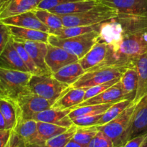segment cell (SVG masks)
<instances>
[{
  "label": "cell",
  "instance_id": "obj_1",
  "mask_svg": "<svg viewBox=\"0 0 147 147\" xmlns=\"http://www.w3.org/2000/svg\"><path fill=\"white\" fill-rule=\"evenodd\" d=\"M108 44L109 53L107 58L94 68L110 65L134 67L135 61L147 53V32L124 35Z\"/></svg>",
  "mask_w": 147,
  "mask_h": 147
},
{
  "label": "cell",
  "instance_id": "obj_2",
  "mask_svg": "<svg viewBox=\"0 0 147 147\" xmlns=\"http://www.w3.org/2000/svg\"><path fill=\"white\" fill-rule=\"evenodd\" d=\"M119 12L115 21L122 35L147 32V0H100Z\"/></svg>",
  "mask_w": 147,
  "mask_h": 147
},
{
  "label": "cell",
  "instance_id": "obj_3",
  "mask_svg": "<svg viewBox=\"0 0 147 147\" xmlns=\"http://www.w3.org/2000/svg\"><path fill=\"white\" fill-rule=\"evenodd\" d=\"M30 72L0 68V98L15 101L22 94L30 93Z\"/></svg>",
  "mask_w": 147,
  "mask_h": 147
},
{
  "label": "cell",
  "instance_id": "obj_4",
  "mask_svg": "<svg viewBox=\"0 0 147 147\" xmlns=\"http://www.w3.org/2000/svg\"><path fill=\"white\" fill-rule=\"evenodd\" d=\"M117 10L100 1L96 7L83 12L61 16L65 27L89 26L108 22L118 17Z\"/></svg>",
  "mask_w": 147,
  "mask_h": 147
},
{
  "label": "cell",
  "instance_id": "obj_5",
  "mask_svg": "<svg viewBox=\"0 0 147 147\" xmlns=\"http://www.w3.org/2000/svg\"><path fill=\"white\" fill-rule=\"evenodd\" d=\"M100 32L94 31L68 38H60L50 34L48 43L60 47L68 53L77 56L79 60L84 57L92 47L100 41Z\"/></svg>",
  "mask_w": 147,
  "mask_h": 147
},
{
  "label": "cell",
  "instance_id": "obj_6",
  "mask_svg": "<svg viewBox=\"0 0 147 147\" xmlns=\"http://www.w3.org/2000/svg\"><path fill=\"white\" fill-rule=\"evenodd\" d=\"M30 91L54 104L71 86L57 80L52 73L32 74L29 83Z\"/></svg>",
  "mask_w": 147,
  "mask_h": 147
},
{
  "label": "cell",
  "instance_id": "obj_7",
  "mask_svg": "<svg viewBox=\"0 0 147 147\" xmlns=\"http://www.w3.org/2000/svg\"><path fill=\"white\" fill-rule=\"evenodd\" d=\"M136 103L132 102L119 116L109 123L98 126L99 131L103 132L113 142L114 147H122L129 141L132 115Z\"/></svg>",
  "mask_w": 147,
  "mask_h": 147
},
{
  "label": "cell",
  "instance_id": "obj_8",
  "mask_svg": "<svg viewBox=\"0 0 147 147\" xmlns=\"http://www.w3.org/2000/svg\"><path fill=\"white\" fill-rule=\"evenodd\" d=\"M127 68L129 67L110 65L92 69L86 72L71 88H88L108 83L115 79H120Z\"/></svg>",
  "mask_w": 147,
  "mask_h": 147
},
{
  "label": "cell",
  "instance_id": "obj_9",
  "mask_svg": "<svg viewBox=\"0 0 147 147\" xmlns=\"http://www.w3.org/2000/svg\"><path fill=\"white\" fill-rule=\"evenodd\" d=\"M13 102L17 107V123L21 121L32 119L36 113L50 109L53 105L50 100L32 92L20 95Z\"/></svg>",
  "mask_w": 147,
  "mask_h": 147
},
{
  "label": "cell",
  "instance_id": "obj_10",
  "mask_svg": "<svg viewBox=\"0 0 147 147\" xmlns=\"http://www.w3.org/2000/svg\"><path fill=\"white\" fill-rule=\"evenodd\" d=\"M45 61L49 70L53 74L65 66L79 61V58L61 47L48 43Z\"/></svg>",
  "mask_w": 147,
  "mask_h": 147
},
{
  "label": "cell",
  "instance_id": "obj_11",
  "mask_svg": "<svg viewBox=\"0 0 147 147\" xmlns=\"http://www.w3.org/2000/svg\"><path fill=\"white\" fill-rule=\"evenodd\" d=\"M124 99H130L133 100L131 96H129L123 89L121 83L119 80V82L109 88V89L105 90L103 93H100L95 97L91 98L88 100H84L74 108L82 107L89 105H97V104H107V103H117Z\"/></svg>",
  "mask_w": 147,
  "mask_h": 147
},
{
  "label": "cell",
  "instance_id": "obj_12",
  "mask_svg": "<svg viewBox=\"0 0 147 147\" xmlns=\"http://www.w3.org/2000/svg\"><path fill=\"white\" fill-rule=\"evenodd\" d=\"M42 0H1L0 20L18 15L37 8Z\"/></svg>",
  "mask_w": 147,
  "mask_h": 147
},
{
  "label": "cell",
  "instance_id": "obj_13",
  "mask_svg": "<svg viewBox=\"0 0 147 147\" xmlns=\"http://www.w3.org/2000/svg\"><path fill=\"white\" fill-rule=\"evenodd\" d=\"M135 103L129 140L147 132V95Z\"/></svg>",
  "mask_w": 147,
  "mask_h": 147
},
{
  "label": "cell",
  "instance_id": "obj_14",
  "mask_svg": "<svg viewBox=\"0 0 147 147\" xmlns=\"http://www.w3.org/2000/svg\"><path fill=\"white\" fill-rule=\"evenodd\" d=\"M0 23H2L6 25L17 26L24 28L40 30L45 32H50V29L39 20L33 10L13 17L1 19Z\"/></svg>",
  "mask_w": 147,
  "mask_h": 147
},
{
  "label": "cell",
  "instance_id": "obj_15",
  "mask_svg": "<svg viewBox=\"0 0 147 147\" xmlns=\"http://www.w3.org/2000/svg\"><path fill=\"white\" fill-rule=\"evenodd\" d=\"M0 68L30 72L13 45L12 37L0 53Z\"/></svg>",
  "mask_w": 147,
  "mask_h": 147
},
{
  "label": "cell",
  "instance_id": "obj_16",
  "mask_svg": "<svg viewBox=\"0 0 147 147\" xmlns=\"http://www.w3.org/2000/svg\"><path fill=\"white\" fill-rule=\"evenodd\" d=\"M22 44L25 50L39 69L44 73H51L46 64L48 42L30 40H16Z\"/></svg>",
  "mask_w": 147,
  "mask_h": 147
},
{
  "label": "cell",
  "instance_id": "obj_17",
  "mask_svg": "<svg viewBox=\"0 0 147 147\" xmlns=\"http://www.w3.org/2000/svg\"><path fill=\"white\" fill-rule=\"evenodd\" d=\"M109 45L105 41H99L80 60L79 63L87 72L105 61L109 55Z\"/></svg>",
  "mask_w": 147,
  "mask_h": 147
},
{
  "label": "cell",
  "instance_id": "obj_18",
  "mask_svg": "<svg viewBox=\"0 0 147 147\" xmlns=\"http://www.w3.org/2000/svg\"><path fill=\"white\" fill-rule=\"evenodd\" d=\"M73 109H60L50 108L45 111L36 113L32 117V119L36 121L46 122L59 125L66 128H70L73 125V121L69 116V113Z\"/></svg>",
  "mask_w": 147,
  "mask_h": 147
},
{
  "label": "cell",
  "instance_id": "obj_19",
  "mask_svg": "<svg viewBox=\"0 0 147 147\" xmlns=\"http://www.w3.org/2000/svg\"><path fill=\"white\" fill-rule=\"evenodd\" d=\"M86 90L84 88H70L55 102L52 108L60 110L73 109L84 101Z\"/></svg>",
  "mask_w": 147,
  "mask_h": 147
},
{
  "label": "cell",
  "instance_id": "obj_20",
  "mask_svg": "<svg viewBox=\"0 0 147 147\" xmlns=\"http://www.w3.org/2000/svg\"><path fill=\"white\" fill-rule=\"evenodd\" d=\"M6 25V24H5ZM11 37L16 40H30L48 42L50 33L33 29L24 28L17 26L7 25Z\"/></svg>",
  "mask_w": 147,
  "mask_h": 147
},
{
  "label": "cell",
  "instance_id": "obj_21",
  "mask_svg": "<svg viewBox=\"0 0 147 147\" xmlns=\"http://www.w3.org/2000/svg\"><path fill=\"white\" fill-rule=\"evenodd\" d=\"M100 2V0H82L62 4L50 11L60 16L78 14L90 9Z\"/></svg>",
  "mask_w": 147,
  "mask_h": 147
},
{
  "label": "cell",
  "instance_id": "obj_22",
  "mask_svg": "<svg viewBox=\"0 0 147 147\" xmlns=\"http://www.w3.org/2000/svg\"><path fill=\"white\" fill-rule=\"evenodd\" d=\"M85 73V70L78 61L65 66L56 73H53V76L61 83L72 86Z\"/></svg>",
  "mask_w": 147,
  "mask_h": 147
},
{
  "label": "cell",
  "instance_id": "obj_23",
  "mask_svg": "<svg viewBox=\"0 0 147 147\" xmlns=\"http://www.w3.org/2000/svg\"><path fill=\"white\" fill-rule=\"evenodd\" d=\"M134 67L138 73V87L134 102H137L147 95V53L135 61Z\"/></svg>",
  "mask_w": 147,
  "mask_h": 147
},
{
  "label": "cell",
  "instance_id": "obj_24",
  "mask_svg": "<svg viewBox=\"0 0 147 147\" xmlns=\"http://www.w3.org/2000/svg\"><path fill=\"white\" fill-rule=\"evenodd\" d=\"M69 128L63 127L59 125L46 122L37 121V131L38 135L35 142L32 144H45L49 139H52L57 135L63 133Z\"/></svg>",
  "mask_w": 147,
  "mask_h": 147
},
{
  "label": "cell",
  "instance_id": "obj_25",
  "mask_svg": "<svg viewBox=\"0 0 147 147\" xmlns=\"http://www.w3.org/2000/svg\"><path fill=\"white\" fill-rule=\"evenodd\" d=\"M14 131L25 141L27 145L32 144L35 142L38 135L37 121L34 119L19 121Z\"/></svg>",
  "mask_w": 147,
  "mask_h": 147
},
{
  "label": "cell",
  "instance_id": "obj_26",
  "mask_svg": "<svg viewBox=\"0 0 147 147\" xmlns=\"http://www.w3.org/2000/svg\"><path fill=\"white\" fill-rule=\"evenodd\" d=\"M102 24H93L89 26H78V27H63L60 30H55L50 32V34L60 37V38H68V37H76L86 33L91 32L94 31L100 32Z\"/></svg>",
  "mask_w": 147,
  "mask_h": 147
},
{
  "label": "cell",
  "instance_id": "obj_27",
  "mask_svg": "<svg viewBox=\"0 0 147 147\" xmlns=\"http://www.w3.org/2000/svg\"><path fill=\"white\" fill-rule=\"evenodd\" d=\"M33 11L39 20L50 29L49 33L64 27L61 16L53 13L50 10L42 9H35Z\"/></svg>",
  "mask_w": 147,
  "mask_h": 147
},
{
  "label": "cell",
  "instance_id": "obj_28",
  "mask_svg": "<svg viewBox=\"0 0 147 147\" xmlns=\"http://www.w3.org/2000/svg\"><path fill=\"white\" fill-rule=\"evenodd\" d=\"M0 113L5 119L7 129L14 130L17 123V110L14 102L0 98Z\"/></svg>",
  "mask_w": 147,
  "mask_h": 147
},
{
  "label": "cell",
  "instance_id": "obj_29",
  "mask_svg": "<svg viewBox=\"0 0 147 147\" xmlns=\"http://www.w3.org/2000/svg\"><path fill=\"white\" fill-rule=\"evenodd\" d=\"M120 82L126 93L131 96L134 100L138 87V73L135 67L126 69L121 77Z\"/></svg>",
  "mask_w": 147,
  "mask_h": 147
},
{
  "label": "cell",
  "instance_id": "obj_30",
  "mask_svg": "<svg viewBox=\"0 0 147 147\" xmlns=\"http://www.w3.org/2000/svg\"><path fill=\"white\" fill-rule=\"evenodd\" d=\"M133 101L134 100H130V99H124L117 103H115L103 113L96 126H102L116 119L125 109H127Z\"/></svg>",
  "mask_w": 147,
  "mask_h": 147
},
{
  "label": "cell",
  "instance_id": "obj_31",
  "mask_svg": "<svg viewBox=\"0 0 147 147\" xmlns=\"http://www.w3.org/2000/svg\"><path fill=\"white\" fill-rule=\"evenodd\" d=\"M114 103H107V104L89 105V106L76 108L70 111V113H69V116L73 120V119L82 116L102 114Z\"/></svg>",
  "mask_w": 147,
  "mask_h": 147
},
{
  "label": "cell",
  "instance_id": "obj_32",
  "mask_svg": "<svg viewBox=\"0 0 147 147\" xmlns=\"http://www.w3.org/2000/svg\"><path fill=\"white\" fill-rule=\"evenodd\" d=\"M99 131L97 126H78L73 140L84 146H87Z\"/></svg>",
  "mask_w": 147,
  "mask_h": 147
},
{
  "label": "cell",
  "instance_id": "obj_33",
  "mask_svg": "<svg viewBox=\"0 0 147 147\" xmlns=\"http://www.w3.org/2000/svg\"><path fill=\"white\" fill-rule=\"evenodd\" d=\"M78 126L73 124L67 131L45 142V147H65L73 139Z\"/></svg>",
  "mask_w": 147,
  "mask_h": 147
},
{
  "label": "cell",
  "instance_id": "obj_34",
  "mask_svg": "<svg viewBox=\"0 0 147 147\" xmlns=\"http://www.w3.org/2000/svg\"><path fill=\"white\" fill-rule=\"evenodd\" d=\"M12 40L13 45H14V47L16 48L17 51L18 52L19 55H20L21 58L22 59L24 63H25L27 67H28L30 73H31L32 74H42V73H44L42 71H41V70L37 67V66L36 65L35 63H34V61H33L32 59L31 58V57H30V55L28 54V53H27V50H25V48H24V46L22 45V44L21 42H20L14 40L13 38Z\"/></svg>",
  "mask_w": 147,
  "mask_h": 147
},
{
  "label": "cell",
  "instance_id": "obj_35",
  "mask_svg": "<svg viewBox=\"0 0 147 147\" xmlns=\"http://www.w3.org/2000/svg\"><path fill=\"white\" fill-rule=\"evenodd\" d=\"M120 79H115V80L109 81L108 82V83H103V84L98 85V86H93V87L88 88H86V90L84 100H88V99L91 98L93 97H95V96H98V95L100 94V93H103L105 90L109 89L110 87H111L112 86L116 84L117 82H119V80H120Z\"/></svg>",
  "mask_w": 147,
  "mask_h": 147
},
{
  "label": "cell",
  "instance_id": "obj_36",
  "mask_svg": "<svg viewBox=\"0 0 147 147\" xmlns=\"http://www.w3.org/2000/svg\"><path fill=\"white\" fill-rule=\"evenodd\" d=\"M102 114L98 115H87V116H82L73 119V124L77 126H96L98 121L101 118Z\"/></svg>",
  "mask_w": 147,
  "mask_h": 147
},
{
  "label": "cell",
  "instance_id": "obj_37",
  "mask_svg": "<svg viewBox=\"0 0 147 147\" xmlns=\"http://www.w3.org/2000/svg\"><path fill=\"white\" fill-rule=\"evenodd\" d=\"M86 147H114L111 139L103 132L99 131Z\"/></svg>",
  "mask_w": 147,
  "mask_h": 147
},
{
  "label": "cell",
  "instance_id": "obj_38",
  "mask_svg": "<svg viewBox=\"0 0 147 147\" xmlns=\"http://www.w3.org/2000/svg\"><path fill=\"white\" fill-rule=\"evenodd\" d=\"M78 1H82V0H42L37 9L50 10L57 6Z\"/></svg>",
  "mask_w": 147,
  "mask_h": 147
},
{
  "label": "cell",
  "instance_id": "obj_39",
  "mask_svg": "<svg viewBox=\"0 0 147 147\" xmlns=\"http://www.w3.org/2000/svg\"><path fill=\"white\" fill-rule=\"evenodd\" d=\"M122 147H147V132L132 138Z\"/></svg>",
  "mask_w": 147,
  "mask_h": 147
},
{
  "label": "cell",
  "instance_id": "obj_40",
  "mask_svg": "<svg viewBox=\"0 0 147 147\" xmlns=\"http://www.w3.org/2000/svg\"><path fill=\"white\" fill-rule=\"evenodd\" d=\"M4 147H27V143L17 132L12 130L9 140Z\"/></svg>",
  "mask_w": 147,
  "mask_h": 147
},
{
  "label": "cell",
  "instance_id": "obj_41",
  "mask_svg": "<svg viewBox=\"0 0 147 147\" xmlns=\"http://www.w3.org/2000/svg\"><path fill=\"white\" fill-rule=\"evenodd\" d=\"M0 53L4 49L7 43L11 39V35L7 25L0 23Z\"/></svg>",
  "mask_w": 147,
  "mask_h": 147
},
{
  "label": "cell",
  "instance_id": "obj_42",
  "mask_svg": "<svg viewBox=\"0 0 147 147\" xmlns=\"http://www.w3.org/2000/svg\"><path fill=\"white\" fill-rule=\"evenodd\" d=\"M11 131L10 129L0 130V147H4L9 140Z\"/></svg>",
  "mask_w": 147,
  "mask_h": 147
},
{
  "label": "cell",
  "instance_id": "obj_43",
  "mask_svg": "<svg viewBox=\"0 0 147 147\" xmlns=\"http://www.w3.org/2000/svg\"><path fill=\"white\" fill-rule=\"evenodd\" d=\"M5 129H7V123L4 116L0 113V130H5Z\"/></svg>",
  "mask_w": 147,
  "mask_h": 147
},
{
  "label": "cell",
  "instance_id": "obj_44",
  "mask_svg": "<svg viewBox=\"0 0 147 147\" xmlns=\"http://www.w3.org/2000/svg\"><path fill=\"white\" fill-rule=\"evenodd\" d=\"M65 147H86V146H83V145L80 144H78V142H75L73 139H72V140L70 141V142H69V143L67 144Z\"/></svg>",
  "mask_w": 147,
  "mask_h": 147
},
{
  "label": "cell",
  "instance_id": "obj_45",
  "mask_svg": "<svg viewBox=\"0 0 147 147\" xmlns=\"http://www.w3.org/2000/svg\"><path fill=\"white\" fill-rule=\"evenodd\" d=\"M27 147H45V146L42 144H28L27 145Z\"/></svg>",
  "mask_w": 147,
  "mask_h": 147
}]
</instances>
